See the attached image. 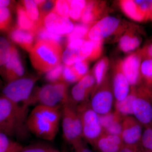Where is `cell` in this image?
Wrapping results in <instances>:
<instances>
[{
    "mask_svg": "<svg viewBox=\"0 0 152 152\" xmlns=\"http://www.w3.org/2000/svg\"><path fill=\"white\" fill-rule=\"evenodd\" d=\"M142 126L134 116L124 117L121 134L124 145L135 148H140L143 131Z\"/></svg>",
    "mask_w": 152,
    "mask_h": 152,
    "instance_id": "11",
    "label": "cell"
},
{
    "mask_svg": "<svg viewBox=\"0 0 152 152\" xmlns=\"http://www.w3.org/2000/svg\"><path fill=\"white\" fill-rule=\"evenodd\" d=\"M54 148L43 143H38L23 147L20 152H50Z\"/></svg>",
    "mask_w": 152,
    "mask_h": 152,
    "instance_id": "39",
    "label": "cell"
},
{
    "mask_svg": "<svg viewBox=\"0 0 152 152\" xmlns=\"http://www.w3.org/2000/svg\"><path fill=\"white\" fill-rule=\"evenodd\" d=\"M77 108L81 121L83 140L93 145L104 133L100 123L99 115L91 107L89 102L79 105Z\"/></svg>",
    "mask_w": 152,
    "mask_h": 152,
    "instance_id": "7",
    "label": "cell"
},
{
    "mask_svg": "<svg viewBox=\"0 0 152 152\" xmlns=\"http://www.w3.org/2000/svg\"><path fill=\"white\" fill-rule=\"evenodd\" d=\"M12 20V13L10 9L0 7V31L8 30Z\"/></svg>",
    "mask_w": 152,
    "mask_h": 152,
    "instance_id": "35",
    "label": "cell"
},
{
    "mask_svg": "<svg viewBox=\"0 0 152 152\" xmlns=\"http://www.w3.org/2000/svg\"><path fill=\"white\" fill-rule=\"evenodd\" d=\"M16 12L17 27L36 34L38 25L30 19L22 5L17 6Z\"/></svg>",
    "mask_w": 152,
    "mask_h": 152,
    "instance_id": "23",
    "label": "cell"
},
{
    "mask_svg": "<svg viewBox=\"0 0 152 152\" xmlns=\"http://www.w3.org/2000/svg\"><path fill=\"white\" fill-rule=\"evenodd\" d=\"M28 108L19 105L0 95V132L9 137L23 138L28 131Z\"/></svg>",
    "mask_w": 152,
    "mask_h": 152,
    "instance_id": "2",
    "label": "cell"
},
{
    "mask_svg": "<svg viewBox=\"0 0 152 152\" xmlns=\"http://www.w3.org/2000/svg\"><path fill=\"white\" fill-rule=\"evenodd\" d=\"M68 83L64 81L51 83L38 90L35 94L31 96L30 104L52 106L62 105L69 100L68 95Z\"/></svg>",
    "mask_w": 152,
    "mask_h": 152,
    "instance_id": "5",
    "label": "cell"
},
{
    "mask_svg": "<svg viewBox=\"0 0 152 152\" xmlns=\"http://www.w3.org/2000/svg\"><path fill=\"white\" fill-rule=\"evenodd\" d=\"M13 47L10 40L5 37H0V68L8 63Z\"/></svg>",
    "mask_w": 152,
    "mask_h": 152,
    "instance_id": "28",
    "label": "cell"
},
{
    "mask_svg": "<svg viewBox=\"0 0 152 152\" xmlns=\"http://www.w3.org/2000/svg\"><path fill=\"white\" fill-rule=\"evenodd\" d=\"M22 2L23 7L30 19L39 25L40 21V14L37 4L34 1L31 0H26Z\"/></svg>",
    "mask_w": 152,
    "mask_h": 152,
    "instance_id": "31",
    "label": "cell"
},
{
    "mask_svg": "<svg viewBox=\"0 0 152 152\" xmlns=\"http://www.w3.org/2000/svg\"><path fill=\"white\" fill-rule=\"evenodd\" d=\"M124 145L121 136L104 132L93 146L99 152H119Z\"/></svg>",
    "mask_w": 152,
    "mask_h": 152,
    "instance_id": "16",
    "label": "cell"
},
{
    "mask_svg": "<svg viewBox=\"0 0 152 152\" xmlns=\"http://www.w3.org/2000/svg\"><path fill=\"white\" fill-rule=\"evenodd\" d=\"M120 5L122 10L125 15L132 20L137 22L148 20L146 16L142 12L134 1H121Z\"/></svg>",
    "mask_w": 152,
    "mask_h": 152,
    "instance_id": "21",
    "label": "cell"
},
{
    "mask_svg": "<svg viewBox=\"0 0 152 152\" xmlns=\"http://www.w3.org/2000/svg\"><path fill=\"white\" fill-rule=\"evenodd\" d=\"M142 60L140 50L126 57L120 63V68L132 87L141 82L140 67Z\"/></svg>",
    "mask_w": 152,
    "mask_h": 152,
    "instance_id": "13",
    "label": "cell"
},
{
    "mask_svg": "<svg viewBox=\"0 0 152 152\" xmlns=\"http://www.w3.org/2000/svg\"><path fill=\"white\" fill-rule=\"evenodd\" d=\"M90 28L88 25L79 24L75 26L73 30L67 35L68 43L75 40L84 39L87 37Z\"/></svg>",
    "mask_w": 152,
    "mask_h": 152,
    "instance_id": "32",
    "label": "cell"
},
{
    "mask_svg": "<svg viewBox=\"0 0 152 152\" xmlns=\"http://www.w3.org/2000/svg\"><path fill=\"white\" fill-rule=\"evenodd\" d=\"M68 2L69 6V17L74 20H78L81 19L87 2L83 0H72Z\"/></svg>",
    "mask_w": 152,
    "mask_h": 152,
    "instance_id": "30",
    "label": "cell"
},
{
    "mask_svg": "<svg viewBox=\"0 0 152 152\" xmlns=\"http://www.w3.org/2000/svg\"><path fill=\"white\" fill-rule=\"evenodd\" d=\"M136 88L132 87L127 96L122 100L115 101V111L124 117L133 115V103L136 97Z\"/></svg>",
    "mask_w": 152,
    "mask_h": 152,
    "instance_id": "22",
    "label": "cell"
},
{
    "mask_svg": "<svg viewBox=\"0 0 152 152\" xmlns=\"http://www.w3.org/2000/svg\"><path fill=\"white\" fill-rule=\"evenodd\" d=\"M25 73L18 50L14 46L10 59L7 64L0 68V77L7 83L23 77Z\"/></svg>",
    "mask_w": 152,
    "mask_h": 152,
    "instance_id": "15",
    "label": "cell"
},
{
    "mask_svg": "<svg viewBox=\"0 0 152 152\" xmlns=\"http://www.w3.org/2000/svg\"><path fill=\"white\" fill-rule=\"evenodd\" d=\"M50 152H63L61 151H58V150L55 149V148L53 149V150H52L51 151H50Z\"/></svg>",
    "mask_w": 152,
    "mask_h": 152,
    "instance_id": "49",
    "label": "cell"
},
{
    "mask_svg": "<svg viewBox=\"0 0 152 152\" xmlns=\"http://www.w3.org/2000/svg\"><path fill=\"white\" fill-rule=\"evenodd\" d=\"M35 3L37 4V5L38 6V7L41 8L42 7L45 2H46V1H40V0H37V1H34Z\"/></svg>",
    "mask_w": 152,
    "mask_h": 152,
    "instance_id": "46",
    "label": "cell"
},
{
    "mask_svg": "<svg viewBox=\"0 0 152 152\" xmlns=\"http://www.w3.org/2000/svg\"><path fill=\"white\" fill-rule=\"evenodd\" d=\"M62 129L63 137L73 147L83 140L80 117L77 106L70 99L61 106Z\"/></svg>",
    "mask_w": 152,
    "mask_h": 152,
    "instance_id": "4",
    "label": "cell"
},
{
    "mask_svg": "<svg viewBox=\"0 0 152 152\" xmlns=\"http://www.w3.org/2000/svg\"><path fill=\"white\" fill-rule=\"evenodd\" d=\"M72 66L80 80L88 74L89 66L87 60L77 62Z\"/></svg>",
    "mask_w": 152,
    "mask_h": 152,
    "instance_id": "41",
    "label": "cell"
},
{
    "mask_svg": "<svg viewBox=\"0 0 152 152\" xmlns=\"http://www.w3.org/2000/svg\"><path fill=\"white\" fill-rule=\"evenodd\" d=\"M119 19L112 16L103 18L90 28L87 37L92 41H103L112 35L118 28Z\"/></svg>",
    "mask_w": 152,
    "mask_h": 152,
    "instance_id": "14",
    "label": "cell"
},
{
    "mask_svg": "<svg viewBox=\"0 0 152 152\" xmlns=\"http://www.w3.org/2000/svg\"><path fill=\"white\" fill-rule=\"evenodd\" d=\"M141 43V39L135 33L127 32L120 39L119 46L125 53H129L138 48Z\"/></svg>",
    "mask_w": 152,
    "mask_h": 152,
    "instance_id": "24",
    "label": "cell"
},
{
    "mask_svg": "<svg viewBox=\"0 0 152 152\" xmlns=\"http://www.w3.org/2000/svg\"><path fill=\"white\" fill-rule=\"evenodd\" d=\"M23 146L10 137L0 132V152H20Z\"/></svg>",
    "mask_w": 152,
    "mask_h": 152,
    "instance_id": "27",
    "label": "cell"
},
{
    "mask_svg": "<svg viewBox=\"0 0 152 152\" xmlns=\"http://www.w3.org/2000/svg\"><path fill=\"white\" fill-rule=\"evenodd\" d=\"M133 115L144 126L152 124V91L142 86L136 88Z\"/></svg>",
    "mask_w": 152,
    "mask_h": 152,
    "instance_id": "9",
    "label": "cell"
},
{
    "mask_svg": "<svg viewBox=\"0 0 152 152\" xmlns=\"http://www.w3.org/2000/svg\"><path fill=\"white\" fill-rule=\"evenodd\" d=\"M37 79L22 77L7 83L2 90V95L19 105L28 108L34 87Z\"/></svg>",
    "mask_w": 152,
    "mask_h": 152,
    "instance_id": "6",
    "label": "cell"
},
{
    "mask_svg": "<svg viewBox=\"0 0 152 152\" xmlns=\"http://www.w3.org/2000/svg\"><path fill=\"white\" fill-rule=\"evenodd\" d=\"M94 41L85 39L75 40L68 43L62 60L65 65L71 66L80 61L91 60L94 53Z\"/></svg>",
    "mask_w": 152,
    "mask_h": 152,
    "instance_id": "8",
    "label": "cell"
},
{
    "mask_svg": "<svg viewBox=\"0 0 152 152\" xmlns=\"http://www.w3.org/2000/svg\"><path fill=\"white\" fill-rule=\"evenodd\" d=\"M141 82L142 86L152 91V59H142L140 67Z\"/></svg>",
    "mask_w": 152,
    "mask_h": 152,
    "instance_id": "26",
    "label": "cell"
},
{
    "mask_svg": "<svg viewBox=\"0 0 152 152\" xmlns=\"http://www.w3.org/2000/svg\"><path fill=\"white\" fill-rule=\"evenodd\" d=\"M130 85L120 68L119 64L114 73L113 90L116 101L122 100L130 92Z\"/></svg>",
    "mask_w": 152,
    "mask_h": 152,
    "instance_id": "18",
    "label": "cell"
},
{
    "mask_svg": "<svg viewBox=\"0 0 152 152\" xmlns=\"http://www.w3.org/2000/svg\"><path fill=\"white\" fill-rule=\"evenodd\" d=\"M91 92L85 88L77 82L72 88L71 91L72 100L71 102L76 106L88 102V98Z\"/></svg>",
    "mask_w": 152,
    "mask_h": 152,
    "instance_id": "25",
    "label": "cell"
},
{
    "mask_svg": "<svg viewBox=\"0 0 152 152\" xmlns=\"http://www.w3.org/2000/svg\"><path fill=\"white\" fill-rule=\"evenodd\" d=\"M64 66L61 64L55 67L46 74V78L51 83L62 81V75Z\"/></svg>",
    "mask_w": 152,
    "mask_h": 152,
    "instance_id": "37",
    "label": "cell"
},
{
    "mask_svg": "<svg viewBox=\"0 0 152 152\" xmlns=\"http://www.w3.org/2000/svg\"><path fill=\"white\" fill-rule=\"evenodd\" d=\"M77 82L91 93L94 90L95 86H96V80L91 74H87Z\"/></svg>",
    "mask_w": 152,
    "mask_h": 152,
    "instance_id": "40",
    "label": "cell"
},
{
    "mask_svg": "<svg viewBox=\"0 0 152 152\" xmlns=\"http://www.w3.org/2000/svg\"><path fill=\"white\" fill-rule=\"evenodd\" d=\"M137 152H145V151L143 149H142L141 148H140V147L137 150Z\"/></svg>",
    "mask_w": 152,
    "mask_h": 152,
    "instance_id": "48",
    "label": "cell"
},
{
    "mask_svg": "<svg viewBox=\"0 0 152 152\" xmlns=\"http://www.w3.org/2000/svg\"><path fill=\"white\" fill-rule=\"evenodd\" d=\"M142 59H152V43L140 50Z\"/></svg>",
    "mask_w": 152,
    "mask_h": 152,
    "instance_id": "43",
    "label": "cell"
},
{
    "mask_svg": "<svg viewBox=\"0 0 152 152\" xmlns=\"http://www.w3.org/2000/svg\"><path fill=\"white\" fill-rule=\"evenodd\" d=\"M80 80V79L76 73L72 65L64 66L62 79V81L68 84L77 82Z\"/></svg>",
    "mask_w": 152,
    "mask_h": 152,
    "instance_id": "38",
    "label": "cell"
},
{
    "mask_svg": "<svg viewBox=\"0 0 152 152\" xmlns=\"http://www.w3.org/2000/svg\"><path fill=\"white\" fill-rule=\"evenodd\" d=\"M13 3V1L10 0H0V7L10 9V7L12 5Z\"/></svg>",
    "mask_w": 152,
    "mask_h": 152,
    "instance_id": "45",
    "label": "cell"
},
{
    "mask_svg": "<svg viewBox=\"0 0 152 152\" xmlns=\"http://www.w3.org/2000/svg\"><path fill=\"white\" fill-rule=\"evenodd\" d=\"M141 146L144 151L152 152V124L145 126L141 140Z\"/></svg>",
    "mask_w": 152,
    "mask_h": 152,
    "instance_id": "34",
    "label": "cell"
},
{
    "mask_svg": "<svg viewBox=\"0 0 152 152\" xmlns=\"http://www.w3.org/2000/svg\"><path fill=\"white\" fill-rule=\"evenodd\" d=\"M145 151V152H149V151Z\"/></svg>",
    "mask_w": 152,
    "mask_h": 152,
    "instance_id": "51",
    "label": "cell"
},
{
    "mask_svg": "<svg viewBox=\"0 0 152 152\" xmlns=\"http://www.w3.org/2000/svg\"><path fill=\"white\" fill-rule=\"evenodd\" d=\"M3 88H4V87H3V82L2 80V79H1V77H0V91L1 90H2Z\"/></svg>",
    "mask_w": 152,
    "mask_h": 152,
    "instance_id": "47",
    "label": "cell"
},
{
    "mask_svg": "<svg viewBox=\"0 0 152 152\" xmlns=\"http://www.w3.org/2000/svg\"><path fill=\"white\" fill-rule=\"evenodd\" d=\"M40 25L49 31L61 36L69 34L75 26L69 18L60 16L53 11L41 18Z\"/></svg>",
    "mask_w": 152,
    "mask_h": 152,
    "instance_id": "12",
    "label": "cell"
},
{
    "mask_svg": "<svg viewBox=\"0 0 152 152\" xmlns=\"http://www.w3.org/2000/svg\"><path fill=\"white\" fill-rule=\"evenodd\" d=\"M73 148L74 152H94L88 147L83 140Z\"/></svg>",
    "mask_w": 152,
    "mask_h": 152,
    "instance_id": "42",
    "label": "cell"
},
{
    "mask_svg": "<svg viewBox=\"0 0 152 152\" xmlns=\"http://www.w3.org/2000/svg\"><path fill=\"white\" fill-rule=\"evenodd\" d=\"M151 20H152V10H151Z\"/></svg>",
    "mask_w": 152,
    "mask_h": 152,
    "instance_id": "50",
    "label": "cell"
},
{
    "mask_svg": "<svg viewBox=\"0 0 152 152\" xmlns=\"http://www.w3.org/2000/svg\"><path fill=\"white\" fill-rule=\"evenodd\" d=\"M60 16L69 18V6L68 1L58 0L55 1V6L53 10Z\"/></svg>",
    "mask_w": 152,
    "mask_h": 152,
    "instance_id": "36",
    "label": "cell"
},
{
    "mask_svg": "<svg viewBox=\"0 0 152 152\" xmlns=\"http://www.w3.org/2000/svg\"><path fill=\"white\" fill-rule=\"evenodd\" d=\"M61 118V106L37 105L28 115V131L42 140L51 141L58 132Z\"/></svg>",
    "mask_w": 152,
    "mask_h": 152,
    "instance_id": "1",
    "label": "cell"
},
{
    "mask_svg": "<svg viewBox=\"0 0 152 152\" xmlns=\"http://www.w3.org/2000/svg\"><path fill=\"white\" fill-rule=\"evenodd\" d=\"M91 97V107L99 115L112 112L114 96L108 79L105 78L101 84L95 88Z\"/></svg>",
    "mask_w": 152,
    "mask_h": 152,
    "instance_id": "10",
    "label": "cell"
},
{
    "mask_svg": "<svg viewBox=\"0 0 152 152\" xmlns=\"http://www.w3.org/2000/svg\"><path fill=\"white\" fill-rule=\"evenodd\" d=\"M103 9V5L99 2H87L80 19L82 23L87 25L92 23L101 15Z\"/></svg>",
    "mask_w": 152,
    "mask_h": 152,
    "instance_id": "20",
    "label": "cell"
},
{
    "mask_svg": "<svg viewBox=\"0 0 152 152\" xmlns=\"http://www.w3.org/2000/svg\"><path fill=\"white\" fill-rule=\"evenodd\" d=\"M35 36L34 33L21 29L17 26L10 30L9 33V38L12 42L29 53L34 45V41Z\"/></svg>",
    "mask_w": 152,
    "mask_h": 152,
    "instance_id": "19",
    "label": "cell"
},
{
    "mask_svg": "<svg viewBox=\"0 0 152 152\" xmlns=\"http://www.w3.org/2000/svg\"><path fill=\"white\" fill-rule=\"evenodd\" d=\"M35 36L37 37V40H46L55 41L61 44L62 40V36L56 34L49 31L41 25H39L36 32Z\"/></svg>",
    "mask_w": 152,
    "mask_h": 152,
    "instance_id": "33",
    "label": "cell"
},
{
    "mask_svg": "<svg viewBox=\"0 0 152 152\" xmlns=\"http://www.w3.org/2000/svg\"><path fill=\"white\" fill-rule=\"evenodd\" d=\"M139 148H135L124 145V146L120 150L119 152H137V150Z\"/></svg>",
    "mask_w": 152,
    "mask_h": 152,
    "instance_id": "44",
    "label": "cell"
},
{
    "mask_svg": "<svg viewBox=\"0 0 152 152\" xmlns=\"http://www.w3.org/2000/svg\"><path fill=\"white\" fill-rule=\"evenodd\" d=\"M32 64L40 72L46 73L61 64L62 49L55 41L37 40L30 53Z\"/></svg>",
    "mask_w": 152,
    "mask_h": 152,
    "instance_id": "3",
    "label": "cell"
},
{
    "mask_svg": "<svg viewBox=\"0 0 152 152\" xmlns=\"http://www.w3.org/2000/svg\"><path fill=\"white\" fill-rule=\"evenodd\" d=\"M99 118L100 123L105 133L121 137L124 117L115 111L105 115H99Z\"/></svg>",
    "mask_w": 152,
    "mask_h": 152,
    "instance_id": "17",
    "label": "cell"
},
{
    "mask_svg": "<svg viewBox=\"0 0 152 152\" xmlns=\"http://www.w3.org/2000/svg\"><path fill=\"white\" fill-rule=\"evenodd\" d=\"M108 64V59L107 58H103L95 65L93 75L96 80V87L101 84L105 79Z\"/></svg>",
    "mask_w": 152,
    "mask_h": 152,
    "instance_id": "29",
    "label": "cell"
}]
</instances>
